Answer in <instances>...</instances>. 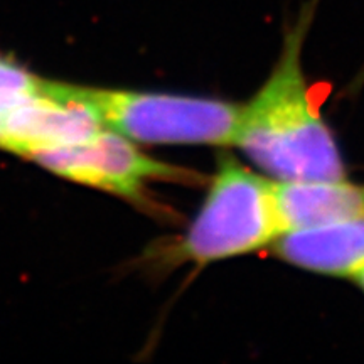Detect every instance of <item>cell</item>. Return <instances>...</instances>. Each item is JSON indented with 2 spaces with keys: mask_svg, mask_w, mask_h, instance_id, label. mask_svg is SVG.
Here are the masks:
<instances>
[{
  "mask_svg": "<svg viewBox=\"0 0 364 364\" xmlns=\"http://www.w3.org/2000/svg\"><path fill=\"white\" fill-rule=\"evenodd\" d=\"M43 80L36 78L22 66H17L7 59L0 58V97L34 93L43 86Z\"/></svg>",
  "mask_w": 364,
  "mask_h": 364,
  "instance_id": "cell-8",
  "label": "cell"
},
{
  "mask_svg": "<svg viewBox=\"0 0 364 364\" xmlns=\"http://www.w3.org/2000/svg\"><path fill=\"white\" fill-rule=\"evenodd\" d=\"M309 0L287 29L282 53L257 95L241 105L233 147L275 181H334L346 177L334 134L312 102L302 49L316 16Z\"/></svg>",
  "mask_w": 364,
  "mask_h": 364,
  "instance_id": "cell-1",
  "label": "cell"
},
{
  "mask_svg": "<svg viewBox=\"0 0 364 364\" xmlns=\"http://www.w3.org/2000/svg\"><path fill=\"white\" fill-rule=\"evenodd\" d=\"M287 231L339 221L364 220V184L334 181H277Z\"/></svg>",
  "mask_w": 364,
  "mask_h": 364,
  "instance_id": "cell-7",
  "label": "cell"
},
{
  "mask_svg": "<svg viewBox=\"0 0 364 364\" xmlns=\"http://www.w3.org/2000/svg\"><path fill=\"white\" fill-rule=\"evenodd\" d=\"M353 282H354V284H356V285L359 287V289H361L363 292H364V272H361V273H359V275L354 277Z\"/></svg>",
  "mask_w": 364,
  "mask_h": 364,
  "instance_id": "cell-9",
  "label": "cell"
},
{
  "mask_svg": "<svg viewBox=\"0 0 364 364\" xmlns=\"http://www.w3.org/2000/svg\"><path fill=\"white\" fill-rule=\"evenodd\" d=\"M107 125L81 86L49 83L22 95L4 113L0 147L31 157L48 149L81 144Z\"/></svg>",
  "mask_w": 364,
  "mask_h": 364,
  "instance_id": "cell-5",
  "label": "cell"
},
{
  "mask_svg": "<svg viewBox=\"0 0 364 364\" xmlns=\"http://www.w3.org/2000/svg\"><path fill=\"white\" fill-rule=\"evenodd\" d=\"M270 248L280 260L302 270L353 280L364 272V220L287 231Z\"/></svg>",
  "mask_w": 364,
  "mask_h": 364,
  "instance_id": "cell-6",
  "label": "cell"
},
{
  "mask_svg": "<svg viewBox=\"0 0 364 364\" xmlns=\"http://www.w3.org/2000/svg\"><path fill=\"white\" fill-rule=\"evenodd\" d=\"M81 90L107 129L135 144L233 147L238 103L156 91Z\"/></svg>",
  "mask_w": 364,
  "mask_h": 364,
  "instance_id": "cell-3",
  "label": "cell"
},
{
  "mask_svg": "<svg viewBox=\"0 0 364 364\" xmlns=\"http://www.w3.org/2000/svg\"><path fill=\"white\" fill-rule=\"evenodd\" d=\"M29 159L54 174L130 201L144 199L150 182L194 184L201 181L198 172L150 157L134 140L112 129H103L81 144L41 150Z\"/></svg>",
  "mask_w": 364,
  "mask_h": 364,
  "instance_id": "cell-4",
  "label": "cell"
},
{
  "mask_svg": "<svg viewBox=\"0 0 364 364\" xmlns=\"http://www.w3.org/2000/svg\"><path fill=\"white\" fill-rule=\"evenodd\" d=\"M284 233L277 181L223 154L201 209L164 258L208 265L270 248Z\"/></svg>",
  "mask_w": 364,
  "mask_h": 364,
  "instance_id": "cell-2",
  "label": "cell"
}]
</instances>
